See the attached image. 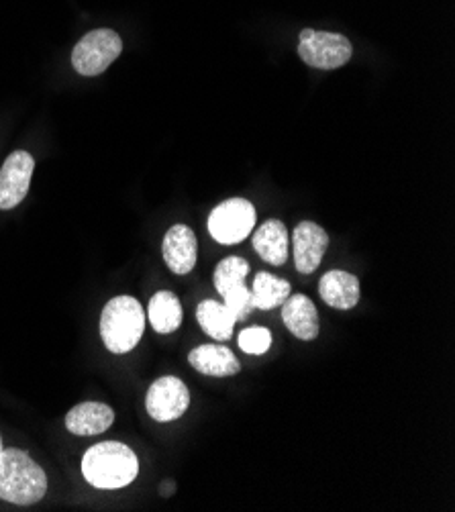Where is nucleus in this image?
<instances>
[{
	"instance_id": "nucleus-1",
	"label": "nucleus",
	"mask_w": 455,
	"mask_h": 512,
	"mask_svg": "<svg viewBox=\"0 0 455 512\" xmlns=\"http://www.w3.org/2000/svg\"><path fill=\"white\" fill-rule=\"evenodd\" d=\"M137 472V455L117 441L96 443L82 457V474L98 490L125 488L137 478Z\"/></svg>"
},
{
	"instance_id": "nucleus-2",
	"label": "nucleus",
	"mask_w": 455,
	"mask_h": 512,
	"mask_svg": "<svg viewBox=\"0 0 455 512\" xmlns=\"http://www.w3.org/2000/svg\"><path fill=\"white\" fill-rule=\"evenodd\" d=\"M47 492V476L27 451L5 447L0 453V500L31 506Z\"/></svg>"
},
{
	"instance_id": "nucleus-3",
	"label": "nucleus",
	"mask_w": 455,
	"mask_h": 512,
	"mask_svg": "<svg viewBox=\"0 0 455 512\" xmlns=\"http://www.w3.org/2000/svg\"><path fill=\"white\" fill-rule=\"evenodd\" d=\"M145 311L133 296H115L100 317V337L111 353H129L143 337Z\"/></svg>"
},
{
	"instance_id": "nucleus-4",
	"label": "nucleus",
	"mask_w": 455,
	"mask_h": 512,
	"mask_svg": "<svg viewBox=\"0 0 455 512\" xmlns=\"http://www.w3.org/2000/svg\"><path fill=\"white\" fill-rule=\"evenodd\" d=\"M353 47L345 35L302 29L298 37L300 60L317 70H337L351 60Z\"/></svg>"
},
{
	"instance_id": "nucleus-5",
	"label": "nucleus",
	"mask_w": 455,
	"mask_h": 512,
	"mask_svg": "<svg viewBox=\"0 0 455 512\" xmlns=\"http://www.w3.org/2000/svg\"><path fill=\"white\" fill-rule=\"evenodd\" d=\"M123 51V41L113 29L86 33L72 51V66L82 76L103 74Z\"/></svg>"
},
{
	"instance_id": "nucleus-6",
	"label": "nucleus",
	"mask_w": 455,
	"mask_h": 512,
	"mask_svg": "<svg viewBox=\"0 0 455 512\" xmlns=\"http://www.w3.org/2000/svg\"><path fill=\"white\" fill-rule=\"evenodd\" d=\"M256 227V209L245 198H229L221 202L209 217V231L221 245H235L247 239Z\"/></svg>"
},
{
	"instance_id": "nucleus-7",
	"label": "nucleus",
	"mask_w": 455,
	"mask_h": 512,
	"mask_svg": "<svg viewBox=\"0 0 455 512\" xmlns=\"http://www.w3.org/2000/svg\"><path fill=\"white\" fill-rule=\"evenodd\" d=\"M190 406V392L180 378L164 376L149 386L145 394V408L149 417L158 423L180 419Z\"/></svg>"
},
{
	"instance_id": "nucleus-8",
	"label": "nucleus",
	"mask_w": 455,
	"mask_h": 512,
	"mask_svg": "<svg viewBox=\"0 0 455 512\" xmlns=\"http://www.w3.org/2000/svg\"><path fill=\"white\" fill-rule=\"evenodd\" d=\"M35 160L27 151H15L0 170V209L11 211L23 202L29 192Z\"/></svg>"
},
{
	"instance_id": "nucleus-9",
	"label": "nucleus",
	"mask_w": 455,
	"mask_h": 512,
	"mask_svg": "<svg viewBox=\"0 0 455 512\" xmlns=\"http://www.w3.org/2000/svg\"><path fill=\"white\" fill-rule=\"evenodd\" d=\"M294 266L300 274H313L319 270L323 255L329 249V235L313 221H302L292 231Z\"/></svg>"
},
{
	"instance_id": "nucleus-10",
	"label": "nucleus",
	"mask_w": 455,
	"mask_h": 512,
	"mask_svg": "<svg viewBox=\"0 0 455 512\" xmlns=\"http://www.w3.org/2000/svg\"><path fill=\"white\" fill-rule=\"evenodd\" d=\"M282 321L286 329L300 341L319 337V313L307 294H290L282 304Z\"/></svg>"
},
{
	"instance_id": "nucleus-11",
	"label": "nucleus",
	"mask_w": 455,
	"mask_h": 512,
	"mask_svg": "<svg viewBox=\"0 0 455 512\" xmlns=\"http://www.w3.org/2000/svg\"><path fill=\"white\" fill-rule=\"evenodd\" d=\"M188 364L202 376L231 378L239 374L241 364L235 353L225 345H198L188 353Z\"/></svg>"
},
{
	"instance_id": "nucleus-12",
	"label": "nucleus",
	"mask_w": 455,
	"mask_h": 512,
	"mask_svg": "<svg viewBox=\"0 0 455 512\" xmlns=\"http://www.w3.org/2000/svg\"><path fill=\"white\" fill-rule=\"evenodd\" d=\"M162 253L166 266L178 274L186 276L196 266V237L194 231L186 225H174L166 231Z\"/></svg>"
},
{
	"instance_id": "nucleus-13",
	"label": "nucleus",
	"mask_w": 455,
	"mask_h": 512,
	"mask_svg": "<svg viewBox=\"0 0 455 512\" xmlns=\"http://www.w3.org/2000/svg\"><path fill=\"white\" fill-rule=\"evenodd\" d=\"M115 421V411L103 402L76 404L66 415V429L80 437H92L105 433Z\"/></svg>"
},
{
	"instance_id": "nucleus-14",
	"label": "nucleus",
	"mask_w": 455,
	"mask_h": 512,
	"mask_svg": "<svg viewBox=\"0 0 455 512\" xmlns=\"http://www.w3.org/2000/svg\"><path fill=\"white\" fill-rule=\"evenodd\" d=\"M323 302L335 311H349L360 302V280L343 270H329L319 282Z\"/></svg>"
},
{
	"instance_id": "nucleus-15",
	"label": "nucleus",
	"mask_w": 455,
	"mask_h": 512,
	"mask_svg": "<svg viewBox=\"0 0 455 512\" xmlns=\"http://www.w3.org/2000/svg\"><path fill=\"white\" fill-rule=\"evenodd\" d=\"M288 229L282 221L270 219L266 221L251 237L256 253L266 264L284 266L288 260Z\"/></svg>"
},
{
	"instance_id": "nucleus-16",
	"label": "nucleus",
	"mask_w": 455,
	"mask_h": 512,
	"mask_svg": "<svg viewBox=\"0 0 455 512\" xmlns=\"http://www.w3.org/2000/svg\"><path fill=\"white\" fill-rule=\"evenodd\" d=\"M147 315H149L151 327H154V331L160 335L174 333L176 329H180V325L184 321V311H182V304H180L178 296L168 290L156 292L154 296H151L149 306H147Z\"/></svg>"
},
{
	"instance_id": "nucleus-17",
	"label": "nucleus",
	"mask_w": 455,
	"mask_h": 512,
	"mask_svg": "<svg viewBox=\"0 0 455 512\" xmlns=\"http://www.w3.org/2000/svg\"><path fill=\"white\" fill-rule=\"evenodd\" d=\"M196 321L202 331L215 341H229L237 323L227 306L217 300H202L196 306Z\"/></svg>"
},
{
	"instance_id": "nucleus-18",
	"label": "nucleus",
	"mask_w": 455,
	"mask_h": 512,
	"mask_svg": "<svg viewBox=\"0 0 455 512\" xmlns=\"http://www.w3.org/2000/svg\"><path fill=\"white\" fill-rule=\"evenodd\" d=\"M290 296V284L274 274L260 272L251 288V300H254V309L258 311H272L284 304Z\"/></svg>"
},
{
	"instance_id": "nucleus-19",
	"label": "nucleus",
	"mask_w": 455,
	"mask_h": 512,
	"mask_svg": "<svg viewBox=\"0 0 455 512\" xmlns=\"http://www.w3.org/2000/svg\"><path fill=\"white\" fill-rule=\"evenodd\" d=\"M247 274H249V264L243 258L231 255V258H225L217 266V270L213 274V282H215V288L219 290V294L223 296L231 288H235L239 284H245Z\"/></svg>"
},
{
	"instance_id": "nucleus-20",
	"label": "nucleus",
	"mask_w": 455,
	"mask_h": 512,
	"mask_svg": "<svg viewBox=\"0 0 455 512\" xmlns=\"http://www.w3.org/2000/svg\"><path fill=\"white\" fill-rule=\"evenodd\" d=\"M272 347V333L266 327H247L239 333V349L247 355H264Z\"/></svg>"
},
{
	"instance_id": "nucleus-21",
	"label": "nucleus",
	"mask_w": 455,
	"mask_h": 512,
	"mask_svg": "<svg viewBox=\"0 0 455 512\" xmlns=\"http://www.w3.org/2000/svg\"><path fill=\"white\" fill-rule=\"evenodd\" d=\"M223 304L229 309V313L235 317V321H245L251 311H254V300H251V290L245 284H239L223 294Z\"/></svg>"
},
{
	"instance_id": "nucleus-22",
	"label": "nucleus",
	"mask_w": 455,
	"mask_h": 512,
	"mask_svg": "<svg viewBox=\"0 0 455 512\" xmlns=\"http://www.w3.org/2000/svg\"><path fill=\"white\" fill-rule=\"evenodd\" d=\"M174 492H176V484H174L172 480H168V482H164V484L160 486V494H162L164 498H170Z\"/></svg>"
},
{
	"instance_id": "nucleus-23",
	"label": "nucleus",
	"mask_w": 455,
	"mask_h": 512,
	"mask_svg": "<svg viewBox=\"0 0 455 512\" xmlns=\"http://www.w3.org/2000/svg\"><path fill=\"white\" fill-rule=\"evenodd\" d=\"M3 449H5V445H3V437H0V453H3Z\"/></svg>"
}]
</instances>
